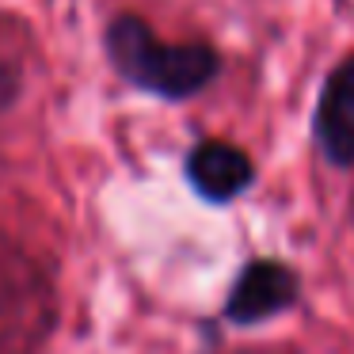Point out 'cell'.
Returning a JSON list of instances; mask_svg holds the SVG:
<instances>
[{"label": "cell", "instance_id": "obj_1", "mask_svg": "<svg viewBox=\"0 0 354 354\" xmlns=\"http://www.w3.org/2000/svg\"><path fill=\"white\" fill-rule=\"evenodd\" d=\"M107 50L122 77H130L133 84L149 88L156 95H171V100L194 95L217 73V54L206 42L168 46L133 16L118 19L107 31Z\"/></svg>", "mask_w": 354, "mask_h": 354}, {"label": "cell", "instance_id": "obj_4", "mask_svg": "<svg viewBox=\"0 0 354 354\" xmlns=\"http://www.w3.org/2000/svg\"><path fill=\"white\" fill-rule=\"evenodd\" d=\"M252 156L232 141H202L187 156V179L209 202H229L252 187Z\"/></svg>", "mask_w": 354, "mask_h": 354}, {"label": "cell", "instance_id": "obj_2", "mask_svg": "<svg viewBox=\"0 0 354 354\" xmlns=\"http://www.w3.org/2000/svg\"><path fill=\"white\" fill-rule=\"evenodd\" d=\"M293 301H297V274L286 263L255 259L252 267L240 270L225 313L236 324H255V320H267V316L290 308Z\"/></svg>", "mask_w": 354, "mask_h": 354}, {"label": "cell", "instance_id": "obj_3", "mask_svg": "<svg viewBox=\"0 0 354 354\" xmlns=\"http://www.w3.org/2000/svg\"><path fill=\"white\" fill-rule=\"evenodd\" d=\"M316 141L331 164H354V57H346L324 84L316 103Z\"/></svg>", "mask_w": 354, "mask_h": 354}]
</instances>
